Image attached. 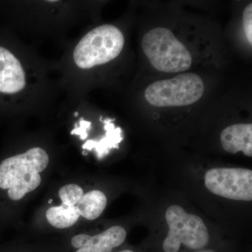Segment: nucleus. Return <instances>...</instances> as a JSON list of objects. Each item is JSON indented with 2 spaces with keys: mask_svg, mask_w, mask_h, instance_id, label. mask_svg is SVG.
I'll use <instances>...</instances> for the list:
<instances>
[{
  "mask_svg": "<svg viewBox=\"0 0 252 252\" xmlns=\"http://www.w3.org/2000/svg\"><path fill=\"white\" fill-rule=\"evenodd\" d=\"M126 236V230L115 225L94 236L84 233L76 235L73 237L71 243L74 248L79 249L76 252H110L122 245Z\"/></svg>",
  "mask_w": 252,
  "mask_h": 252,
  "instance_id": "nucleus-7",
  "label": "nucleus"
},
{
  "mask_svg": "<svg viewBox=\"0 0 252 252\" xmlns=\"http://www.w3.org/2000/svg\"><path fill=\"white\" fill-rule=\"evenodd\" d=\"M74 116H75V117H77V116H78V112H76L75 114H74Z\"/></svg>",
  "mask_w": 252,
  "mask_h": 252,
  "instance_id": "nucleus-18",
  "label": "nucleus"
},
{
  "mask_svg": "<svg viewBox=\"0 0 252 252\" xmlns=\"http://www.w3.org/2000/svg\"><path fill=\"white\" fill-rule=\"evenodd\" d=\"M197 252H216L213 251V250H202V251Z\"/></svg>",
  "mask_w": 252,
  "mask_h": 252,
  "instance_id": "nucleus-16",
  "label": "nucleus"
},
{
  "mask_svg": "<svg viewBox=\"0 0 252 252\" xmlns=\"http://www.w3.org/2000/svg\"><path fill=\"white\" fill-rule=\"evenodd\" d=\"M205 185L212 193L230 200L252 201V171L240 167H217L208 170Z\"/></svg>",
  "mask_w": 252,
  "mask_h": 252,
  "instance_id": "nucleus-6",
  "label": "nucleus"
},
{
  "mask_svg": "<svg viewBox=\"0 0 252 252\" xmlns=\"http://www.w3.org/2000/svg\"><path fill=\"white\" fill-rule=\"evenodd\" d=\"M111 119H106L103 121L105 136L99 141L88 140L83 144L82 148L84 150L95 151L97 157L99 159L103 158L109 153L112 149L119 148V144L123 140L122 130L120 127H115Z\"/></svg>",
  "mask_w": 252,
  "mask_h": 252,
  "instance_id": "nucleus-10",
  "label": "nucleus"
},
{
  "mask_svg": "<svg viewBox=\"0 0 252 252\" xmlns=\"http://www.w3.org/2000/svg\"><path fill=\"white\" fill-rule=\"evenodd\" d=\"M142 47L149 62L160 72H183L191 67V54L167 28L147 32L142 38Z\"/></svg>",
  "mask_w": 252,
  "mask_h": 252,
  "instance_id": "nucleus-2",
  "label": "nucleus"
},
{
  "mask_svg": "<svg viewBox=\"0 0 252 252\" xmlns=\"http://www.w3.org/2000/svg\"><path fill=\"white\" fill-rule=\"evenodd\" d=\"M46 220L55 228L63 229L69 228L77 223L80 217L76 206L62 205L50 207L46 213Z\"/></svg>",
  "mask_w": 252,
  "mask_h": 252,
  "instance_id": "nucleus-12",
  "label": "nucleus"
},
{
  "mask_svg": "<svg viewBox=\"0 0 252 252\" xmlns=\"http://www.w3.org/2000/svg\"><path fill=\"white\" fill-rule=\"evenodd\" d=\"M26 86V76L19 61L0 46V93L16 94Z\"/></svg>",
  "mask_w": 252,
  "mask_h": 252,
  "instance_id": "nucleus-8",
  "label": "nucleus"
},
{
  "mask_svg": "<svg viewBox=\"0 0 252 252\" xmlns=\"http://www.w3.org/2000/svg\"><path fill=\"white\" fill-rule=\"evenodd\" d=\"M84 194L82 188L74 184L64 186L59 191L62 204L68 206H76Z\"/></svg>",
  "mask_w": 252,
  "mask_h": 252,
  "instance_id": "nucleus-13",
  "label": "nucleus"
},
{
  "mask_svg": "<svg viewBox=\"0 0 252 252\" xmlns=\"http://www.w3.org/2000/svg\"><path fill=\"white\" fill-rule=\"evenodd\" d=\"M125 44L122 32L112 25H103L88 32L78 43L74 60L78 67L90 69L115 59Z\"/></svg>",
  "mask_w": 252,
  "mask_h": 252,
  "instance_id": "nucleus-3",
  "label": "nucleus"
},
{
  "mask_svg": "<svg viewBox=\"0 0 252 252\" xmlns=\"http://www.w3.org/2000/svg\"><path fill=\"white\" fill-rule=\"evenodd\" d=\"M49 162L47 153L39 147L5 159L0 163V189L8 190L11 200H21L40 185V173Z\"/></svg>",
  "mask_w": 252,
  "mask_h": 252,
  "instance_id": "nucleus-1",
  "label": "nucleus"
},
{
  "mask_svg": "<svg viewBox=\"0 0 252 252\" xmlns=\"http://www.w3.org/2000/svg\"><path fill=\"white\" fill-rule=\"evenodd\" d=\"M204 92L205 86L200 76L187 73L152 83L146 89L144 96L154 107H182L198 102Z\"/></svg>",
  "mask_w": 252,
  "mask_h": 252,
  "instance_id": "nucleus-5",
  "label": "nucleus"
},
{
  "mask_svg": "<svg viewBox=\"0 0 252 252\" xmlns=\"http://www.w3.org/2000/svg\"><path fill=\"white\" fill-rule=\"evenodd\" d=\"M51 202H52V200H49V203H51Z\"/></svg>",
  "mask_w": 252,
  "mask_h": 252,
  "instance_id": "nucleus-19",
  "label": "nucleus"
},
{
  "mask_svg": "<svg viewBox=\"0 0 252 252\" xmlns=\"http://www.w3.org/2000/svg\"><path fill=\"white\" fill-rule=\"evenodd\" d=\"M119 252H134L133 251H132V250H124V251Z\"/></svg>",
  "mask_w": 252,
  "mask_h": 252,
  "instance_id": "nucleus-17",
  "label": "nucleus"
},
{
  "mask_svg": "<svg viewBox=\"0 0 252 252\" xmlns=\"http://www.w3.org/2000/svg\"><path fill=\"white\" fill-rule=\"evenodd\" d=\"M243 28L250 45L252 44V4L245 8L243 12Z\"/></svg>",
  "mask_w": 252,
  "mask_h": 252,
  "instance_id": "nucleus-14",
  "label": "nucleus"
},
{
  "mask_svg": "<svg viewBox=\"0 0 252 252\" xmlns=\"http://www.w3.org/2000/svg\"><path fill=\"white\" fill-rule=\"evenodd\" d=\"M165 220L169 231L162 243L164 252H178L182 245L193 250L207 246L210 235L200 217L187 213L180 205H173L167 208Z\"/></svg>",
  "mask_w": 252,
  "mask_h": 252,
  "instance_id": "nucleus-4",
  "label": "nucleus"
},
{
  "mask_svg": "<svg viewBox=\"0 0 252 252\" xmlns=\"http://www.w3.org/2000/svg\"><path fill=\"white\" fill-rule=\"evenodd\" d=\"M91 123L81 119L79 124H76L75 128L72 130L71 135H79L81 140H86L88 137V130L91 128Z\"/></svg>",
  "mask_w": 252,
  "mask_h": 252,
  "instance_id": "nucleus-15",
  "label": "nucleus"
},
{
  "mask_svg": "<svg viewBox=\"0 0 252 252\" xmlns=\"http://www.w3.org/2000/svg\"><path fill=\"white\" fill-rule=\"evenodd\" d=\"M107 203V197L103 192L93 190L84 194L76 207L80 216L88 220H94L102 215Z\"/></svg>",
  "mask_w": 252,
  "mask_h": 252,
  "instance_id": "nucleus-11",
  "label": "nucleus"
},
{
  "mask_svg": "<svg viewBox=\"0 0 252 252\" xmlns=\"http://www.w3.org/2000/svg\"><path fill=\"white\" fill-rule=\"evenodd\" d=\"M220 142L228 153L242 152L247 157H252V124H235L225 127L220 133Z\"/></svg>",
  "mask_w": 252,
  "mask_h": 252,
  "instance_id": "nucleus-9",
  "label": "nucleus"
}]
</instances>
